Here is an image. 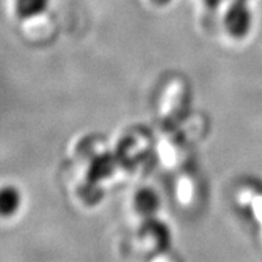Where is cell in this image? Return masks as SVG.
I'll return each instance as SVG.
<instances>
[{
    "label": "cell",
    "mask_w": 262,
    "mask_h": 262,
    "mask_svg": "<svg viewBox=\"0 0 262 262\" xmlns=\"http://www.w3.org/2000/svg\"><path fill=\"white\" fill-rule=\"evenodd\" d=\"M152 3L157 4V6H159V7H162V6H166L167 3H170L171 0H151Z\"/></svg>",
    "instance_id": "cell-6"
},
{
    "label": "cell",
    "mask_w": 262,
    "mask_h": 262,
    "mask_svg": "<svg viewBox=\"0 0 262 262\" xmlns=\"http://www.w3.org/2000/svg\"><path fill=\"white\" fill-rule=\"evenodd\" d=\"M248 2L249 0H231L225 12V28L233 38H245L250 32L253 16Z\"/></svg>",
    "instance_id": "cell-1"
},
{
    "label": "cell",
    "mask_w": 262,
    "mask_h": 262,
    "mask_svg": "<svg viewBox=\"0 0 262 262\" xmlns=\"http://www.w3.org/2000/svg\"><path fill=\"white\" fill-rule=\"evenodd\" d=\"M202 2H204L205 6H206V7L211 11L218 10L222 3V0H202Z\"/></svg>",
    "instance_id": "cell-5"
},
{
    "label": "cell",
    "mask_w": 262,
    "mask_h": 262,
    "mask_svg": "<svg viewBox=\"0 0 262 262\" xmlns=\"http://www.w3.org/2000/svg\"><path fill=\"white\" fill-rule=\"evenodd\" d=\"M20 194L14 186H6L0 193V213L3 217L14 215L20 207Z\"/></svg>",
    "instance_id": "cell-4"
},
{
    "label": "cell",
    "mask_w": 262,
    "mask_h": 262,
    "mask_svg": "<svg viewBox=\"0 0 262 262\" xmlns=\"http://www.w3.org/2000/svg\"><path fill=\"white\" fill-rule=\"evenodd\" d=\"M50 0H15V11L20 19H32L47 11Z\"/></svg>",
    "instance_id": "cell-3"
},
{
    "label": "cell",
    "mask_w": 262,
    "mask_h": 262,
    "mask_svg": "<svg viewBox=\"0 0 262 262\" xmlns=\"http://www.w3.org/2000/svg\"><path fill=\"white\" fill-rule=\"evenodd\" d=\"M161 206V198L156 190L143 187L137 191L134 196V207L137 213L143 217H152Z\"/></svg>",
    "instance_id": "cell-2"
}]
</instances>
